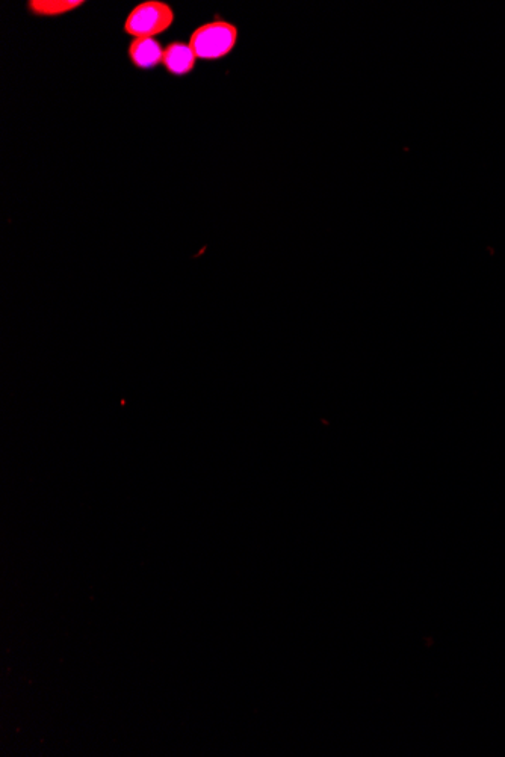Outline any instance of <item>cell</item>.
<instances>
[{
  "instance_id": "obj_1",
  "label": "cell",
  "mask_w": 505,
  "mask_h": 757,
  "mask_svg": "<svg viewBox=\"0 0 505 757\" xmlns=\"http://www.w3.org/2000/svg\"><path fill=\"white\" fill-rule=\"evenodd\" d=\"M238 43V28L233 23L218 20L200 26L189 40L196 58L220 59L229 55Z\"/></svg>"
},
{
  "instance_id": "obj_2",
  "label": "cell",
  "mask_w": 505,
  "mask_h": 757,
  "mask_svg": "<svg viewBox=\"0 0 505 757\" xmlns=\"http://www.w3.org/2000/svg\"><path fill=\"white\" fill-rule=\"evenodd\" d=\"M174 13L167 4L150 0L138 5L124 23V32L135 38H153L173 25Z\"/></svg>"
},
{
  "instance_id": "obj_3",
  "label": "cell",
  "mask_w": 505,
  "mask_h": 757,
  "mask_svg": "<svg viewBox=\"0 0 505 757\" xmlns=\"http://www.w3.org/2000/svg\"><path fill=\"white\" fill-rule=\"evenodd\" d=\"M196 55L189 44L171 43L164 50V59L162 64L165 65L168 72L174 76H185L193 72L196 65Z\"/></svg>"
},
{
  "instance_id": "obj_4",
  "label": "cell",
  "mask_w": 505,
  "mask_h": 757,
  "mask_svg": "<svg viewBox=\"0 0 505 757\" xmlns=\"http://www.w3.org/2000/svg\"><path fill=\"white\" fill-rule=\"evenodd\" d=\"M129 58L134 62L135 67L153 68L161 64L164 59V50L155 38H135L129 46Z\"/></svg>"
},
{
  "instance_id": "obj_5",
  "label": "cell",
  "mask_w": 505,
  "mask_h": 757,
  "mask_svg": "<svg viewBox=\"0 0 505 757\" xmlns=\"http://www.w3.org/2000/svg\"><path fill=\"white\" fill-rule=\"evenodd\" d=\"M84 5L81 0H32L29 2V10L35 16L55 17L70 13Z\"/></svg>"
}]
</instances>
